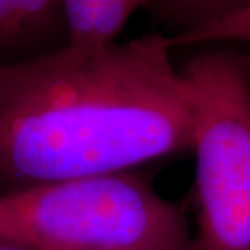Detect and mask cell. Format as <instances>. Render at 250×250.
<instances>
[{"label":"cell","mask_w":250,"mask_h":250,"mask_svg":"<svg viewBox=\"0 0 250 250\" xmlns=\"http://www.w3.org/2000/svg\"><path fill=\"white\" fill-rule=\"evenodd\" d=\"M143 4L139 0H62L65 46L102 50L116 45L117 36Z\"/></svg>","instance_id":"5"},{"label":"cell","mask_w":250,"mask_h":250,"mask_svg":"<svg viewBox=\"0 0 250 250\" xmlns=\"http://www.w3.org/2000/svg\"><path fill=\"white\" fill-rule=\"evenodd\" d=\"M171 50L147 34L0 67V196L193 152L195 95Z\"/></svg>","instance_id":"1"},{"label":"cell","mask_w":250,"mask_h":250,"mask_svg":"<svg viewBox=\"0 0 250 250\" xmlns=\"http://www.w3.org/2000/svg\"><path fill=\"white\" fill-rule=\"evenodd\" d=\"M67 43L60 0H0V67L38 59Z\"/></svg>","instance_id":"4"},{"label":"cell","mask_w":250,"mask_h":250,"mask_svg":"<svg viewBox=\"0 0 250 250\" xmlns=\"http://www.w3.org/2000/svg\"><path fill=\"white\" fill-rule=\"evenodd\" d=\"M181 71L196 102L197 250H250V54L205 49Z\"/></svg>","instance_id":"3"},{"label":"cell","mask_w":250,"mask_h":250,"mask_svg":"<svg viewBox=\"0 0 250 250\" xmlns=\"http://www.w3.org/2000/svg\"><path fill=\"white\" fill-rule=\"evenodd\" d=\"M232 1L213 0H157L145 1L143 9L153 21L177 28L174 35H181L205 25L228 9Z\"/></svg>","instance_id":"7"},{"label":"cell","mask_w":250,"mask_h":250,"mask_svg":"<svg viewBox=\"0 0 250 250\" xmlns=\"http://www.w3.org/2000/svg\"><path fill=\"white\" fill-rule=\"evenodd\" d=\"M171 47L218 43V42H249L250 1H232L220 16L202 27L181 35L168 36Z\"/></svg>","instance_id":"6"},{"label":"cell","mask_w":250,"mask_h":250,"mask_svg":"<svg viewBox=\"0 0 250 250\" xmlns=\"http://www.w3.org/2000/svg\"><path fill=\"white\" fill-rule=\"evenodd\" d=\"M0 250H36V249H32V248L25 246V245H22V243L10 241V239H6V238H1V236H0Z\"/></svg>","instance_id":"8"},{"label":"cell","mask_w":250,"mask_h":250,"mask_svg":"<svg viewBox=\"0 0 250 250\" xmlns=\"http://www.w3.org/2000/svg\"><path fill=\"white\" fill-rule=\"evenodd\" d=\"M0 236L36 250H197L184 208L135 172L0 196Z\"/></svg>","instance_id":"2"}]
</instances>
